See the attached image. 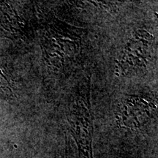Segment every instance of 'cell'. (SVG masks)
I'll return each instance as SVG.
<instances>
[{
  "mask_svg": "<svg viewBox=\"0 0 158 158\" xmlns=\"http://www.w3.org/2000/svg\"><path fill=\"white\" fill-rule=\"evenodd\" d=\"M124 106L133 110L132 114L122 116L124 123L128 127H139L144 123V120L149 118L150 115V108L148 104L143 101L138 102V99L127 100Z\"/></svg>",
  "mask_w": 158,
  "mask_h": 158,
  "instance_id": "7a4b0ae2",
  "label": "cell"
},
{
  "mask_svg": "<svg viewBox=\"0 0 158 158\" xmlns=\"http://www.w3.org/2000/svg\"><path fill=\"white\" fill-rule=\"evenodd\" d=\"M68 120L78 149L79 158H94L93 118L89 92L77 94L70 106Z\"/></svg>",
  "mask_w": 158,
  "mask_h": 158,
  "instance_id": "6da1fadb",
  "label": "cell"
},
{
  "mask_svg": "<svg viewBox=\"0 0 158 158\" xmlns=\"http://www.w3.org/2000/svg\"><path fill=\"white\" fill-rule=\"evenodd\" d=\"M66 147H65V152L64 154V157H63V158H70V152H69V148H70V147H69V143L68 141H66Z\"/></svg>",
  "mask_w": 158,
  "mask_h": 158,
  "instance_id": "3957f363",
  "label": "cell"
}]
</instances>
